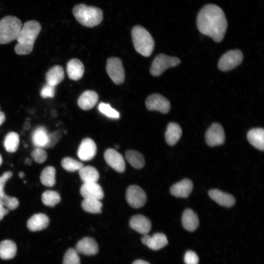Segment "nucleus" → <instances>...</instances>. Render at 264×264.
<instances>
[{"mask_svg":"<svg viewBox=\"0 0 264 264\" xmlns=\"http://www.w3.org/2000/svg\"><path fill=\"white\" fill-rule=\"evenodd\" d=\"M2 158L1 155L0 154V166L2 164Z\"/></svg>","mask_w":264,"mask_h":264,"instance_id":"3c124183","label":"nucleus"},{"mask_svg":"<svg viewBox=\"0 0 264 264\" xmlns=\"http://www.w3.org/2000/svg\"><path fill=\"white\" fill-rule=\"evenodd\" d=\"M119 146L118 145H115V147L116 148V149H118L119 148Z\"/></svg>","mask_w":264,"mask_h":264,"instance_id":"603ef678","label":"nucleus"},{"mask_svg":"<svg viewBox=\"0 0 264 264\" xmlns=\"http://www.w3.org/2000/svg\"><path fill=\"white\" fill-rule=\"evenodd\" d=\"M20 142L19 134L14 132L8 133L3 141V146L9 153H14L18 149Z\"/></svg>","mask_w":264,"mask_h":264,"instance_id":"2f4dec72","label":"nucleus"},{"mask_svg":"<svg viewBox=\"0 0 264 264\" xmlns=\"http://www.w3.org/2000/svg\"><path fill=\"white\" fill-rule=\"evenodd\" d=\"M22 27L20 20L13 16H7L0 20V44H8L16 40Z\"/></svg>","mask_w":264,"mask_h":264,"instance_id":"39448f33","label":"nucleus"},{"mask_svg":"<svg viewBox=\"0 0 264 264\" xmlns=\"http://www.w3.org/2000/svg\"><path fill=\"white\" fill-rule=\"evenodd\" d=\"M23 128L26 130H29V129H30V125H28V126H27L25 123L23 126Z\"/></svg>","mask_w":264,"mask_h":264,"instance_id":"8fccbe9b","label":"nucleus"},{"mask_svg":"<svg viewBox=\"0 0 264 264\" xmlns=\"http://www.w3.org/2000/svg\"><path fill=\"white\" fill-rule=\"evenodd\" d=\"M0 200L2 206L8 210L16 209L19 205V201L17 198L6 194L4 195Z\"/></svg>","mask_w":264,"mask_h":264,"instance_id":"4c0bfd02","label":"nucleus"},{"mask_svg":"<svg viewBox=\"0 0 264 264\" xmlns=\"http://www.w3.org/2000/svg\"><path fill=\"white\" fill-rule=\"evenodd\" d=\"M64 70L60 65L51 67L45 74V80L47 84L56 87L64 79Z\"/></svg>","mask_w":264,"mask_h":264,"instance_id":"5701e85b","label":"nucleus"},{"mask_svg":"<svg viewBox=\"0 0 264 264\" xmlns=\"http://www.w3.org/2000/svg\"><path fill=\"white\" fill-rule=\"evenodd\" d=\"M24 173L23 172L21 171L19 173V176L21 178L24 177Z\"/></svg>","mask_w":264,"mask_h":264,"instance_id":"09e8293b","label":"nucleus"},{"mask_svg":"<svg viewBox=\"0 0 264 264\" xmlns=\"http://www.w3.org/2000/svg\"><path fill=\"white\" fill-rule=\"evenodd\" d=\"M41 199L44 205L51 207H54L61 200L59 193L51 190L44 191L42 195Z\"/></svg>","mask_w":264,"mask_h":264,"instance_id":"473e14b6","label":"nucleus"},{"mask_svg":"<svg viewBox=\"0 0 264 264\" xmlns=\"http://www.w3.org/2000/svg\"><path fill=\"white\" fill-rule=\"evenodd\" d=\"M96 145L94 141L89 138L84 139L77 151L79 158L83 161H88L92 159L96 153Z\"/></svg>","mask_w":264,"mask_h":264,"instance_id":"ddd939ff","label":"nucleus"},{"mask_svg":"<svg viewBox=\"0 0 264 264\" xmlns=\"http://www.w3.org/2000/svg\"><path fill=\"white\" fill-rule=\"evenodd\" d=\"M62 133L60 131L48 133V141L44 148H51L56 144L62 137Z\"/></svg>","mask_w":264,"mask_h":264,"instance_id":"ea45409f","label":"nucleus"},{"mask_svg":"<svg viewBox=\"0 0 264 264\" xmlns=\"http://www.w3.org/2000/svg\"><path fill=\"white\" fill-rule=\"evenodd\" d=\"M145 104L148 110H157L163 113L168 112L171 107L169 101L158 93H154L148 96Z\"/></svg>","mask_w":264,"mask_h":264,"instance_id":"9d476101","label":"nucleus"},{"mask_svg":"<svg viewBox=\"0 0 264 264\" xmlns=\"http://www.w3.org/2000/svg\"><path fill=\"white\" fill-rule=\"evenodd\" d=\"M48 133L46 129L42 126L35 129L32 133V140L36 147L44 148L48 141Z\"/></svg>","mask_w":264,"mask_h":264,"instance_id":"c85d7f7f","label":"nucleus"},{"mask_svg":"<svg viewBox=\"0 0 264 264\" xmlns=\"http://www.w3.org/2000/svg\"><path fill=\"white\" fill-rule=\"evenodd\" d=\"M49 223L48 217L44 214H35L27 220V227L31 231H37L46 228Z\"/></svg>","mask_w":264,"mask_h":264,"instance_id":"6ab92c4d","label":"nucleus"},{"mask_svg":"<svg viewBox=\"0 0 264 264\" xmlns=\"http://www.w3.org/2000/svg\"><path fill=\"white\" fill-rule=\"evenodd\" d=\"M205 140L211 147L222 144L225 140V134L222 126L217 123L212 124L206 131Z\"/></svg>","mask_w":264,"mask_h":264,"instance_id":"9b49d317","label":"nucleus"},{"mask_svg":"<svg viewBox=\"0 0 264 264\" xmlns=\"http://www.w3.org/2000/svg\"><path fill=\"white\" fill-rule=\"evenodd\" d=\"M108 74L114 83L121 84L125 79V71L121 60L117 57L109 58L107 61Z\"/></svg>","mask_w":264,"mask_h":264,"instance_id":"0eeeda50","label":"nucleus"},{"mask_svg":"<svg viewBox=\"0 0 264 264\" xmlns=\"http://www.w3.org/2000/svg\"><path fill=\"white\" fill-rule=\"evenodd\" d=\"M98 110L100 112L109 118L118 119L120 117L119 113L113 109L109 104L100 103L98 105Z\"/></svg>","mask_w":264,"mask_h":264,"instance_id":"c9c22d12","label":"nucleus"},{"mask_svg":"<svg viewBox=\"0 0 264 264\" xmlns=\"http://www.w3.org/2000/svg\"><path fill=\"white\" fill-rule=\"evenodd\" d=\"M98 100V95L94 91L86 90L83 92L78 99V105L84 110L92 109Z\"/></svg>","mask_w":264,"mask_h":264,"instance_id":"4be33fe9","label":"nucleus"},{"mask_svg":"<svg viewBox=\"0 0 264 264\" xmlns=\"http://www.w3.org/2000/svg\"><path fill=\"white\" fill-rule=\"evenodd\" d=\"M32 159L29 157H26L24 160V164L27 166H30L32 164Z\"/></svg>","mask_w":264,"mask_h":264,"instance_id":"de8ad7c7","label":"nucleus"},{"mask_svg":"<svg viewBox=\"0 0 264 264\" xmlns=\"http://www.w3.org/2000/svg\"><path fill=\"white\" fill-rule=\"evenodd\" d=\"M129 224L132 229L144 235L149 232L152 226L150 220L142 215L132 216L130 220Z\"/></svg>","mask_w":264,"mask_h":264,"instance_id":"dca6fc26","label":"nucleus"},{"mask_svg":"<svg viewBox=\"0 0 264 264\" xmlns=\"http://www.w3.org/2000/svg\"><path fill=\"white\" fill-rule=\"evenodd\" d=\"M243 59V54L239 50H231L224 54L220 58L218 67L226 71L231 70L239 65Z\"/></svg>","mask_w":264,"mask_h":264,"instance_id":"6e6552de","label":"nucleus"},{"mask_svg":"<svg viewBox=\"0 0 264 264\" xmlns=\"http://www.w3.org/2000/svg\"><path fill=\"white\" fill-rule=\"evenodd\" d=\"M79 173L83 183L96 182L99 178L97 169L90 166H83L79 170Z\"/></svg>","mask_w":264,"mask_h":264,"instance_id":"cd10ccee","label":"nucleus"},{"mask_svg":"<svg viewBox=\"0 0 264 264\" xmlns=\"http://www.w3.org/2000/svg\"><path fill=\"white\" fill-rule=\"evenodd\" d=\"M247 138L254 147L263 151L264 149V130L262 128H254L247 133Z\"/></svg>","mask_w":264,"mask_h":264,"instance_id":"b1692460","label":"nucleus"},{"mask_svg":"<svg viewBox=\"0 0 264 264\" xmlns=\"http://www.w3.org/2000/svg\"><path fill=\"white\" fill-rule=\"evenodd\" d=\"M107 163L116 171L123 173L125 170V162L123 156L113 149H107L104 153Z\"/></svg>","mask_w":264,"mask_h":264,"instance_id":"f8f14e48","label":"nucleus"},{"mask_svg":"<svg viewBox=\"0 0 264 264\" xmlns=\"http://www.w3.org/2000/svg\"><path fill=\"white\" fill-rule=\"evenodd\" d=\"M13 174L11 171H7L3 173L0 176V199L5 194L4 191V187L6 182L12 177Z\"/></svg>","mask_w":264,"mask_h":264,"instance_id":"79ce46f5","label":"nucleus"},{"mask_svg":"<svg viewBox=\"0 0 264 264\" xmlns=\"http://www.w3.org/2000/svg\"><path fill=\"white\" fill-rule=\"evenodd\" d=\"M5 120V114L2 111L0 110V126L3 123Z\"/></svg>","mask_w":264,"mask_h":264,"instance_id":"a18cd8bd","label":"nucleus"},{"mask_svg":"<svg viewBox=\"0 0 264 264\" xmlns=\"http://www.w3.org/2000/svg\"><path fill=\"white\" fill-rule=\"evenodd\" d=\"M132 36L136 51L144 56H150L154 45V40L151 34L145 28L137 25L132 29Z\"/></svg>","mask_w":264,"mask_h":264,"instance_id":"20e7f679","label":"nucleus"},{"mask_svg":"<svg viewBox=\"0 0 264 264\" xmlns=\"http://www.w3.org/2000/svg\"><path fill=\"white\" fill-rule=\"evenodd\" d=\"M63 168L68 172H74L79 170L84 166L83 164L71 157H66L61 161Z\"/></svg>","mask_w":264,"mask_h":264,"instance_id":"f704fd0d","label":"nucleus"},{"mask_svg":"<svg viewBox=\"0 0 264 264\" xmlns=\"http://www.w3.org/2000/svg\"><path fill=\"white\" fill-rule=\"evenodd\" d=\"M80 264V258L77 251L73 248L68 249L64 255L63 264Z\"/></svg>","mask_w":264,"mask_h":264,"instance_id":"e433bc0d","label":"nucleus"},{"mask_svg":"<svg viewBox=\"0 0 264 264\" xmlns=\"http://www.w3.org/2000/svg\"><path fill=\"white\" fill-rule=\"evenodd\" d=\"M125 157L130 164L135 169H141L145 165V160L143 156L137 151L134 150L126 151Z\"/></svg>","mask_w":264,"mask_h":264,"instance_id":"7c9ffc66","label":"nucleus"},{"mask_svg":"<svg viewBox=\"0 0 264 264\" xmlns=\"http://www.w3.org/2000/svg\"><path fill=\"white\" fill-rule=\"evenodd\" d=\"M193 184L192 181L185 178L174 184L170 189L171 194L177 198H187L192 191Z\"/></svg>","mask_w":264,"mask_h":264,"instance_id":"f3484780","label":"nucleus"},{"mask_svg":"<svg viewBox=\"0 0 264 264\" xmlns=\"http://www.w3.org/2000/svg\"><path fill=\"white\" fill-rule=\"evenodd\" d=\"M80 193L84 198L99 200L104 196L102 187L97 182L83 183L80 188Z\"/></svg>","mask_w":264,"mask_h":264,"instance_id":"4468645a","label":"nucleus"},{"mask_svg":"<svg viewBox=\"0 0 264 264\" xmlns=\"http://www.w3.org/2000/svg\"><path fill=\"white\" fill-rule=\"evenodd\" d=\"M209 196L218 204L224 207H232L236 202L235 198L233 196L218 189L210 190L209 191Z\"/></svg>","mask_w":264,"mask_h":264,"instance_id":"412c9836","label":"nucleus"},{"mask_svg":"<svg viewBox=\"0 0 264 264\" xmlns=\"http://www.w3.org/2000/svg\"><path fill=\"white\" fill-rule=\"evenodd\" d=\"M197 27L202 34L211 37L216 42L223 38L227 22L222 10L218 6L209 4L199 12L197 20Z\"/></svg>","mask_w":264,"mask_h":264,"instance_id":"f257e3e1","label":"nucleus"},{"mask_svg":"<svg viewBox=\"0 0 264 264\" xmlns=\"http://www.w3.org/2000/svg\"><path fill=\"white\" fill-rule=\"evenodd\" d=\"M9 210L4 208L1 203L0 199V220H1L4 216L9 213Z\"/></svg>","mask_w":264,"mask_h":264,"instance_id":"c03bdc74","label":"nucleus"},{"mask_svg":"<svg viewBox=\"0 0 264 264\" xmlns=\"http://www.w3.org/2000/svg\"><path fill=\"white\" fill-rule=\"evenodd\" d=\"M17 246L11 240H4L0 243V258L3 260H9L15 256Z\"/></svg>","mask_w":264,"mask_h":264,"instance_id":"bb28decb","label":"nucleus"},{"mask_svg":"<svg viewBox=\"0 0 264 264\" xmlns=\"http://www.w3.org/2000/svg\"><path fill=\"white\" fill-rule=\"evenodd\" d=\"M41 29V24L37 21L30 20L26 22L22 25L16 38L18 44L15 46V52L18 55H27L30 53Z\"/></svg>","mask_w":264,"mask_h":264,"instance_id":"f03ea898","label":"nucleus"},{"mask_svg":"<svg viewBox=\"0 0 264 264\" xmlns=\"http://www.w3.org/2000/svg\"><path fill=\"white\" fill-rule=\"evenodd\" d=\"M182 223L186 230L189 231H195L199 225L198 216L192 210L187 209L183 213Z\"/></svg>","mask_w":264,"mask_h":264,"instance_id":"393cba45","label":"nucleus"},{"mask_svg":"<svg viewBox=\"0 0 264 264\" xmlns=\"http://www.w3.org/2000/svg\"><path fill=\"white\" fill-rule=\"evenodd\" d=\"M181 134L180 126L176 123H170L165 133L166 141L168 145L173 146L179 140Z\"/></svg>","mask_w":264,"mask_h":264,"instance_id":"a878e982","label":"nucleus"},{"mask_svg":"<svg viewBox=\"0 0 264 264\" xmlns=\"http://www.w3.org/2000/svg\"><path fill=\"white\" fill-rule=\"evenodd\" d=\"M84 71L83 64L78 59H72L67 63L66 72L71 80L77 81L80 79L83 76Z\"/></svg>","mask_w":264,"mask_h":264,"instance_id":"aec40b11","label":"nucleus"},{"mask_svg":"<svg viewBox=\"0 0 264 264\" xmlns=\"http://www.w3.org/2000/svg\"><path fill=\"white\" fill-rule=\"evenodd\" d=\"M126 198L128 204L132 207L139 208L145 204L147 196L145 191L137 185H131L126 190Z\"/></svg>","mask_w":264,"mask_h":264,"instance_id":"1a4fd4ad","label":"nucleus"},{"mask_svg":"<svg viewBox=\"0 0 264 264\" xmlns=\"http://www.w3.org/2000/svg\"><path fill=\"white\" fill-rule=\"evenodd\" d=\"M81 205L83 210L87 212L93 214L101 212L102 203L99 200L84 198Z\"/></svg>","mask_w":264,"mask_h":264,"instance_id":"72a5a7b5","label":"nucleus"},{"mask_svg":"<svg viewBox=\"0 0 264 264\" xmlns=\"http://www.w3.org/2000/svg\"><path fill=\"white\" fill-rule=\"evenodd\" d=\"M75 250L77 252L84 255H93L97 253L98 246L93 239L85 237L78 242Z\"/></svg>","mask_w":264,"mask_h":264,"instance_id":"a211bd4d","label":"nucleus"},{"mask_svg":"<svg viewBox=\"0 0 264 264\" xmlns=\"http://www.w3.org/2000/svg\"><path fill=\"white\" fill-rule=\"evenodd\" d=\"M184 261L186 264H198L199 258L195 252L188 251L184 255Z\"/></svg>","mask_w":264,"mask_h":264,"instance_id":"37998d69","label":"nucleus"},{"mask_svg":"<svg viewBox=\"0 0 264 264\" xmlns=\"http://www.w3.org/2000/svg\"><path fill=\"white\" fill-rule=\"evenodd\" d=\"M56 170L53 166H48L44 168L40 175L41 183L46 187H51L56 183Z\"/></svg>","mask_w":264,"mask_h":264,"instance_id":"c756f323","label":"nucleus"},{"mask_svg":"<svg viewBox=\"0 0 264 264\" xmlns=\"http://www.w3.org/2000/svg\"><path fill=\"white\" fill-rule=\"evenodd\" d=\"M132 264H150L148 262L142 260H137L135 261Z\"/></svg>","mask_w":264,"mask_h":264,"instance_id":"49530a36","label":"nucleus"},{"mask_svg":"<svg viewBox=\"0 0 264 264\" xmlns=\"http://www.w3.org/2000/svg\"><path fill=\"white\" fill-rule=\"evenodd\" d=\"M34 161L37 163H43L45 161L47 154L43 148L36 147L30 154Z\"/></svg>","mask_w":264,"mask_h":264,"instance_id":"58836bf2","label":"nucleus"},{"mask_svg":"<svg viewBox=\"0 0 264 264\" xmlns=\"http://www.w3.org/2000/svg\"><path fill=\"white\" fill-rule=\"evenodd\" d=\"M180 63V59L176 57L160 54L154 60L150 68V72L154 76H159L167 68L176 66Z\"/></svg>","mask_w":264,"mask_h":264,"instance_id":"423d86ee","label":"nucleus"},{"mask_svg":"<svg viewBox=\"0 0 264 264\" xmlns=\"http://www.w3.org/2000/svg\"><path fill=\"white\" fill-rule=\"evenodd\" d=\"M55 92V87L46 83L41 89L40 94L42 98H53Z\"/></svg>","mask_w":264,"mask_h":264,"instance_id":"a19ab883","label":"nucleus"},{"mask_svg":"<svg viewBox=\"0 0 264 264\" xmlns=\"http://www.w3.org/2000/svg\"><path fill=\"white\" fill-rule=\"evenodd\" d=\"M73 13L80 24L88 27L98 25L103 20V12L100 8L84 4L75 5Z\"/></svg>","mask_w":264,"mask_h":264,"instance_id":"7ed1b4c3","label":"nucleus"},{"mask_svg":"<svg viewBox=\"0 0 264 264\" xmlns=\"http://www.w3.org/2000/svg\"><path fill=\"white\" fill-rule=\"evenodd\" d=\"M143 244L154 250H159L168 244V240L165 235L160 233L154 234L152 236L144 235L141 239Z\"/></svg>","mask_w":264,"mask_h":264,"instance_id":"2eb2a0df","label":"nucleus"}]
</instances>
